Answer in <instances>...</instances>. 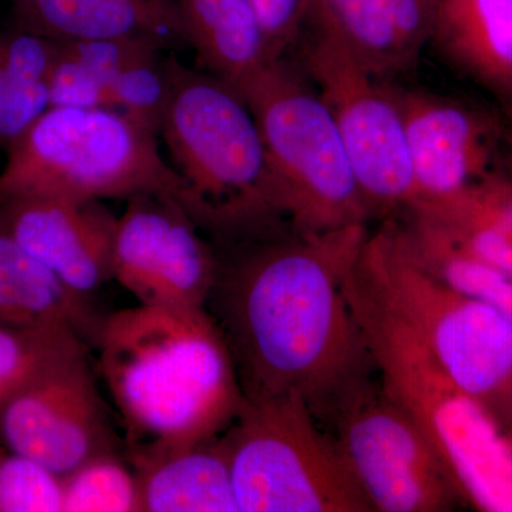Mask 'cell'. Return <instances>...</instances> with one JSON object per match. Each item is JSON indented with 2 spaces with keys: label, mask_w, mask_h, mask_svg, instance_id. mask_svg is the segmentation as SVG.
Returning <instances> with one entry per match:
<instances>
[{
  "label": "cell",
  "mask_w": 512,
  "mask_h": 512,
  "mask_svg": "<svg viewBox=\"0 0 512 512\" xmlns=\"http://www.w3.org/2000/svg\"><path fill=\"white\" fill-rule=\"evenodd\" d=\"M367 225L328 232L286 227L222 248L207 302L245 399L295 394L316 420L375 372L346 295Z\"/></svg>",
  "instance_id": "1"
},
{
  "label": "cell",
  "mask_w": 512,
  "mask_h": 512,
  "mask_svg": "<svg viewBox=\"0 0 512 512\" xmlns=\"http://www.w3.org/2000/svg\"><path fill=\"white\" fill-rule=\"evenodd\" d=\"M96 349L131 466L221 436L244 403L227 340L207 309H121L104 318Z\"/></svg>",
  "instance_id": "2"
},
{
  "label": "cell",
  "mask_w": 512,
  "mask_h": 512,
  "mask_svg": "<svg viewBox=\"0 0 512 512\" xmlns=\"http://www.w3.org/2000/svg\"><path fill=\"white\" fill-rule=\"evenodd\" d=\"M160 136L190 195L191 218L221 248L292 227L264 137L247 101L170 53Z\"/></svg>",
  "instance_id": "3"
},
{
  "label": "cell",
  "mask_w": 512,
  "mask_h": 512,
  "mask_svg": "<svg viewBox=\"0 0 512 512\" xmlns=\"http://www.w3.org/2000/svg\"><path fill=\"white\" fill-rule=\"evenodd\" d=\"M346 295L384 389L433 444L464 504L512 512V450L493 414L460 386L419 336L346 276Z\"/></svg>",
  "instance_id": "4"
},
{
  "label": "cell",
  "mask_w": 512,
  "mask_h": 512,
  "mask_svg": "<svg viewBox=\"0 0 512 512\" xmlns=\"http://www.w3.org/2000/svg\"><path fill=\"white\" fill-rule=\"evenodd\" d=\"M352 275L503 426L512 412V320L417 264L393 221L369 232Z\"/></svg>",
  "instance_id": "5"
},
{
  "label": "cell",
  "mask_w": 512,
  "mask_h": 512,
  "mask_svg": "<svg viewBox=\"0 0 512 512\" xmlns=\"http://www.w3.org/2000/svg\"><path fill=\"white\" fill-rule=\"evenodd\" d=\"M0 198L107 200L164 195L191 217L190 195L158 136L114 111L49 107L6 151Z\"/></svg>",
  "instance_id": "6"
},
{
  "label": "cell",
  "mask_w": 512,
  "mask_h": 512,
  "mask_svg": "<svg viewBox=\"0 0 512 512\" xmlns=\"http://www.w3.org/2000/svg\"><path fill=\"white\" fill-rule=\"evenodd\" d=\"M296 231L367 225L373 217L325 101L288 59L269 62L242 90Z\"/></svg>",
  "instance_id": "7"
},
{
  "label": "cell",
  "mask_w": 512,
  "mask_h": 512,
  "mask_svg": "<svg viewBox=\"0 0 512 512\" xmlns=\"http://www.w3.org/2000/svg\"><path fill=\"white\" fill-rule=\"evenodd\" d=\"M221 437L239 512L373 511L302 397H244Z\"/></svg>",
  "instance_id": "8"
},
{
  "label": "cell",
  "mask_w": 512,
  "mask_h": 512,
  "mask_svg": "<svg viewBox=\"0 0 512 512\" xmlns=\"http://www.w3.org/2000/svg\"><path fill=\"white\" fill-rule=\"evenodd\" d=\"M377 512H446L464 503L416 421L367 375L319 420Z\"/></svg>",
  "instance_id": "9"
},
{
  "label": "cell",
  "mask_w": 512,
  "mask_h": 512,
  "mask_svg": "<svg viewBox=\"0 0 512 512\" xmlns=\"http://www.w3.org/2000/svg\"><path fill=\"white\" fill-rule=\"evenodd\" d=\"M292 59L332 113L373 217L403 214L416 190L402 113L387 82L316 28L306 30Z\"/></svg>",
  "instance_id": "10"
},
{
  "label": "cell",
  "mask_w": 512,
  "mask_h": 512,
  "mask_svg": "<svg viewBox=\"0 0 512 512\" xmlns=\"http://www.w3.org/2000/svg\"><path fill=\"white\" fill-rule=\"evenodd\" d=\"M89 353L57 360L0 406V441L59 477L90 458L124 453Z\"/></svg>",
  "instance_id": "11"
},
{
  "label": "cell",
  "mask_w": 512,
  "mask_h": 512,
  "mask_svg": "<svg viewBox=\"0 0 512 512\" xmlns=\"http://www.w3.org/2000/svg\"><path fill=\"white\" fill-rule=\"evenodd\" d=\"M201 232L171 198H128L114 234L113 279L143 305L207 308L220 259Z\"/></svg>",
  "instance_id": "12"
},
{
  "label": "cell",
  "mask_w": 512,
  "mask_h": 512,
  "mask_svg": "<svg viewBox=\"0 0 512 512\" xmlns=\"http://www.w3.org/2000/svg\"><path fill=\"white\" fill-rule=\"evenodd\" d=\"M170 82L168 56L148 43L57 42L49 76L50 107L114 111L158 134Z\"/></svg>",
  "instance_id": "13"
},
{
  "label": "cell",
  "mask_w": 512,
  "mask_h": 512,
  "mask_svg": "<svg viewBox=\"0 0 512 512\" xmlns=\"http://www.w3.org/2000/svg\"><path fill=\"white\" fill-rule=\"evenodd\" d=\"M387 87L403 117L414 204L456 195L495 170L505 136L491 114L421 90Z\"/></svg>",
  "instance_id": "14"
},
{
  "label": "cell",
  "mask_w": 512,
  "mask_h": 512,
  "mask_svg": "<svg viewBox=\"0 0 512 512\" xmlns=\"http://www.w3.org/2000/svg\"><path fill=\"white\" fill-rule=\"evenodd\" d=\"M0 220L29 254L79 295L113 279L117 218L99 200L52 195L0 198Z\"/></svg>",
  "instance_id": "15"
},
{
  "label": "cell",
  "mask_w": 512,
  "mask_h": 512,
  "mask_svg": "<svg viewBox=\"0 0 512 512\" xmlns=\"http://www.w3.org/2000/svg\"><path fill=\"white\" fill-rule=\"evenodd\" d=\"M8 25L57 42L128 40L171 53L190 47L177 0H15Z\"/></svg>",
  "instance_id": "16"
},
{
  "label": "cell",
  "mask_w": 512,
  "mask_h": 512,
  "mask_svg": "<svg viewBox=\"0 0 512 512\" xmlns=\"http://www.w3.org/2000/svg\"><path fill=\"white\" fill-rule=\"evenodd\" d=\"M433 6L434 0H316L309 28L338 40L386 82L416 66L430 45Z\"/></svg>",
  "instance_id": "17"
},
{
  "label": "cell",
  "mask_w": 512,
  "mask_h": 512,
  "mask_svg": "<svg viewBox=\"0 0 512 512\" xmlns=\"http://www.w3.org/2000/svg\"><path fill=\"white\" fill-rule=\"evenodd\" d=\"M104 318L92 299L29 254L0 220V325L66 330L96 348Z\"/></svg>",
  "instance_id": "18"
},
{
  "label": "cell",
  "mask_w": 512,
  "mask_h": 512,
  "mask_svg": "<svg viewBox=\"0 0 512 512\" xmlns=\"http://www.w3.org/2000/svg\"><path fill=\"white\" fill-rule=\"evenodd\" d=\"M430 45L512 110V0H434Z\"/></svg>",
  "instance_id": "19"
},
{
  "label": "cell",
  "mask_w": 512,
  "mask_h": 512,
  "mask_svg": "<svg viewBox=\"0 0 512 512\" xmlns=\"http://www.w3.org/2000/svg\"><path fill=\"white\" fill-rule=\"evenodd\" d=\"M131 467L143 512H239L221 436Z\"/></svg>",
  "instance_id": "20"
},
{
  "label": "cell",
  "mask_w": 512,
  "mask_h": 512,
  "mask_svg": "<svg viewBox=\"0 0 512 512\" xmlns=\"http://www.w3.org/2000/svg\"><path fill=\"white\" fill-rule=\"evenodd\" d=\"M200 69L239 94L271 62L249 0H177Z\"/></svg>",
  "instance_id": "21"
},
{
  "label": "cell",
  "mask_w": 512,
  "mask_h": 512,
  "mask_svg": "<svg viewBox=\"0 0 512 512\" xmlns=\"http://www.w3.org/2000/svg\"><path fill=\"white\" fill-rule=\"evenodd\" d=\"M433 222L454 244L512 276V178L494 170L456 195L409 210Z\"/></svg>",
  "instance_id": "22"
},
{
  "label": "cell",
  "mask_w": 512,
  "mask_h": 512,
  "mask_svg": "<svg viewBox=\"0 0 512 512\" xmlns=\"http://www.w3.org/2000/svg\"><path fill=\"white\" fill-rule=\"evenodd\" d=\"M56 40L0 28V148L9 150L50 107L49 76Z\"/></svg>",
  "instance_id": "23"
},
{
  "label": "cell",
  "mask_w": 512,
  "mask_h": 512,
  "mask_svg": "<svg viewBox=\"0 0 512 512\" xmlns=\"http://www.w3.org/2000/svg\"><path fill=\"white\" fill-rule=\"evenodd\" d=\"M394 222L404 248L417 264L456 291L512 320V276L454 244L433 222L412 211Z\"/></svg>",
  "instance_id": "24"
},
{
  "label": "cell",
  "mask_w": 512,
  "mask_h": 512,
  "mask_svg": "<svg viewBox=\"0 0 512 512\" xmlns=\"http://www.w3.org/2000/svg\"><path fill=\"white\" fill-rule=\"evenodd\" d=\"M62 480L63 512H140V484L124 453L101 454Z\"/></svg>",
  "instance_id": "25"
},
{
  "label": "cell",
  "mask_w": 512,
  "mask_h": 512,
  "mask_svg": "<svg viewBox=\"0 0 512 512\" xmlns=\"http://www.w3.org/2000/svg\"><path fill=\"white\" fill-rule=\"evenodd\" d=\"M84 349L92 348L66 330L0 325V406L57 360Z\"/></svg>",
  "instance_id": "26"
},
{
  "label": "cell",
  "mask_w": 512,
  "mask_h": 512,
  "mask_svg": "<svg viewBox=\"0 0 512 512\" xmlns=\"http://www.w3.org/2000/svg\"><path fill=\"white\" fill-rule=\"evenodd\" d=\"M0 512H63L60 477L2 441Z\"/></svg>",
  "instance_id": "27"
},
{
  "label": "cell",
  "mask_w": 512,
  "mask_h": 512,
  "mask_svg": "<svg viewBox=\"0 0 512 512\" xmlns=\"http://www.w3.org/2000/svg\"><path fill=\"white\" fill-rule=\"evenodd\" d=\"M264 35L271 62L288 59L311 23L316 0H249Z\"/></svg>",
  "instance_id": "28"
},
{
  "label": "cell",
  "mask_w": 512,
  "mask_h": 512,
  "mask_svg": "<svg viewBox=\"0 0 512 512\" xmlns=\"http://www.w3.org/2000/svg\"><path fill=\"white\" fill-rule=\"evenodd\" d=\"M501 429H503L505 439H507L508 444H510L512 450V412L510 413V416L507 417V420L504 421Z\"/></svg>",
  "instance_id": "29"
},
{
  "label": "cell",
  "mask_w": 512,
  "mask_h": 512,
  "mask_svg": "<svg viewBox=\"0 0 512 512\" xmlns=\"http://www.w3.org/2000/svg\"><path fill=\"white\" fill-rule=\"evenodd\" d=\"M508 140V175L512 178V136L505 137Z\"/></svg>",
  "instance_id": "30"
},
{
  "label": "cell",
  "mask_w": 512,
  "mask_h": 512,
  "mask_svg": "<svg viewBox=\"0 0 512 512\" xmlns=\"http://www.w3.org/2000/svg\"><path fill=\"white\" fill-rule=\"evenodd\" d=\"M12 2H15V0H12Z\"/></svg>",
  "instance_id": "31"
}]
</instances>
